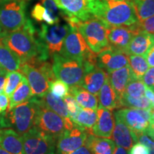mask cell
<instances>
[{"instance_id": "cell-44", "label": "cell", "mask_w": 154, "mask_h": 154, "mask_svg": "<svg viewBox=\"0 0 154 154\" xmlns=\"http://www.w3.org/2000/svg\"><path fill=\"white\" fill-rule=\"evenodd\" d=\"M146 61L150 66L154 67V44L151 46V48L148 50L147 52L144 55Z\"/></svg>"}, {"instance_id": "cell-38", "label": "cell", "mask_w": 154, "mask_h": 154, "mask_svg": "<svg viewBox=\"0 0 154 154\" xmlns=\"http://www.w3.org/2000/svg\"><path fill=\"white\" fill-rule=\"evenodd\" d=\"M137 141L148 148L150 154H154V140L150 138L145 132H134Z\"/></svg>"}, {"instance_id": "cell-2", "label": "cell", "mask_w": 154, "mask_h": 154, "mask_svg": "<svg viewBox=\"0 0 154 154\" xmlns=\"http://www.w3.org/2000/svg\"><path fill=\"white\" fill-rule=\"evenodd\" d=\"M88 9L94 18L109 27L131 26L138 22L134 3L131 1L88 0Z\"/></svg>"}, {"instance_id": "cell-33", "label": "cell", "mask_w": 154, "mask_h": 154, "mask_svg": "<svg viewBox=\"0 0 154 154\" xmlns=\"http://www.w3.org/2000/svg\"><path fill=\"white\" fill-rule=\"evenodd\" d=\"M133 3L138 22L154 15V0H134Z\"/></svg>"}, {"instance_id": "cell-24", "label": "cell", "mask_w": 154, "mask_h": 154, "mask_svg": "<svg viewBox=\"0 0 154 154\" xmlns=\"http://www.w3.org/2000/svg\"><path fill=\"white\" fill-rule=\"evenodd\" d=\"M98 96H99L98 108H104L111 111L121 108L120 99L111 86L109 79L102 86Z\"/></svg>"}, {"instance_id": "cell-21", "label": "cell", "mask_w": 154, "mask_h": 154, "mask_svg": "<svg viewBox=\"0 0 154 154\" xmlns=\"http://www.w3.org/2000/svg\"><path fill=\"white\" fill-rule=\"evenodd\" d=\"M135 78L129 64L109 73V81L116 93L119 97L123 95L126 86Z\"/></svg>"}, {"instance_id": "cell-52", "label": "cell", "mask_w": 154, "mask_h": 154, "mask_svg": "<svg viewBox=\"0 0 154 154\" xmlns=\"http://www.w3.org/2000/svg\"><path fill=\"white\" fill-rule=\"evenodd\" d=\"M151 113L152 120L154 121V108H153V109H152L151 110Z\"/></svg>"}, {"instance_id": "cell-48", "label": "cell", "mask_w": 154, "mask_h": 154, "mask_svg": "<svg viewBox=\"0 0 154 154\" xmlns=\"http://www.w3.org/2000/svg\"><path fill=\"white\" fill-rule=\"evenodd\" d=\"M113 154H128V153L127 150L124 149V148L120 147V146H116L114 152H113Z\"/></svg>"}, {"instance_id": "cell-47", "label": "cell", "mask_w": 154, "mask_h": 154, "mask_svg": "<svg viewBox=\"0 0 154 154\" xmlns=\"http://www.w3.org/2000/svg\"><path fill=\"white\" fill-rule=\"evenodd\" d=\"M6 74L0 75V94H2L4 92V88H5V82H6Z\"/></svg>"}, {"instance_id": "cell-31", "label": "cell", "mask_w": 154, "mask_h": 154, "mask_svg": "<svg viewBox=\"0 0 154 154\" xmlns=\"http://www.w3.org/2000/svg\"><path fill=\"white\" fill-rule=\"evenodd\" d=\"M32 17L38 22H44L49 25L57 24L59 22V16L50 12L41 3L36 4L32 9Z\"/></svg>"}, {"instance_id": "cell-28", "label": "cell", "mask_w": 154, "mask_h": 154, "mask_svg": "<svg viewBox=\"0 0 154 154\" xmlns=\"http://www.w3.org/2000/svg\"><path fill=\"white\" fill-rule=\"evenodd\" d=\"M21 64L20 59L0 42V66L7 72H17L20 69Z\"/></svg>"}, {"instance_id": "cell-5", "label": "cell", "mask_w": 154, "mask_h": 154, "mask_svg": "<svg viewBox=\"0 0 154 154\" xmlns=\"http://www.w3.org/2000/svg\"><path fill=\"white\" fill-rule=\"evenodd\" d=\"M38 99V107L34 126L44 134L55 139L61 136L66 130L72 129L75 124L72 120L66 121L54 111L45 106Z\"/></svg>"}, {"instance_id": "cell-7", "label": "cell", "mask_w": 154, "mask_h": 154, "mask_svg": "<svg viewBox=\"0 0 154 154\" xmlns=\"http://www.w3.org/2000/svg\"><path fill=\"white\" fill-rule=\"evenodd\" d=\"M59 54L69 59L96 64V54L90 50L82 34L75 26H71V29L63 41Z\"/></svg>"}, {"instance_id": "cell-3", "label": "cell", "mask_w": 154, "mask_h": 154, "mask_svg": "<svg viewBox=\"0 0 154 154\" xmlns=\"http://www.w3.org/2000/svg\"><path fill=\"white\" fill-rule=\"evenodd\" d=\"M38 107V99L35 96L32 97L28 101L8 110L7 112L2 113L0 127H12L15 131L22 136L35 125Z\"/></svg>"}, {"instance_id": "cell-12", "label": "cell", "mask_w": 154, "mask_h": 154, "mask_svg": "<svg viewBox=\"0 0 154 154\" xmlns=\"http://www.w3.org/2000/svg\"><path fill=\"white\" fill-rule=\"evenodd\" d=\"M83 63L84 66V74L79 86L94 95L98 96L102 86L109 79V74L98 67L96 63Z\"/></svg>"}, {"instance_id": "cell-37", "label": "cell", "mask_w": 154, "mask_h": 154, "mask_svg": "<svg viewBox=\"0 0 154 154\" xmlns=\"http://www.w3.org/2000/svg\"><path fill=\"white\" fill-rule=\"evenodd\" d=\"M63 99H64L63 101H64L65 104L66 106L69 117H70V119L74 122L77 114H78L81 109H82V107L77 103V101L74 99V96L71 95L70 94L66 95Z\"/></svg>"}, {"instance_id": "cell-51", "label": "cell", "mask_w": 154, "mask_h": 154, "mask_svg": "<svg viewBox=\"0 0 154 154\" xmlns=\"http://www.w3.org/2000/svg\"><path fill=\"white\" fill-rule=\"evenodd\" d=\"M7 72L5 70V69H4L2 68V67L0 66V75L5 74H6V73H7Z\"/></svg>"}, {"instance_id": "cell-22", "label": "cell", "mask_w": 154, "mask_h": 154, "mask_svg": "<svg viewBox=\"0 0 154 154\" xmlns=\"http://www.w3.org/2000/svg\"><path fill=\"white\" fill-rule=\"evenodd\" d=\"M154 44V34L140 31L135 34L126 49L128 55L144 56Z\"/></svg>"}, {"instance_id": "cell-41", "label": "cell", "mask_w": 154, "mask_h": 154, "mask_svg": "<svg viewBox=\"0 0 154 154\" xmlns=\"http://www.w3.org/2000/svg\"><path fill=\"white\" fill-rule=\"evenodd\" d=\"M128 154H150L148 148L143 144L137 142L134 143L128 151Z\"/></svg>"}, {"instance_id": "cell-29", "label": "cell", "mask_w": 154, "mask_h": 154, "mask_svg": "<svg viewBox=\"0 0 154 154\" xmlns=\"http://www.w3.org/2000/svg\"><path fill=\"white\" fill-rule=\"evenodd\" d=\"M97 120V109H82L75 118L74 123L90 134Z\"/></svg>"}, {"instance_id": "cell-18", "label": "cell", "mask_w": 154, "mask_h": 154, "mask_svg": "<svg viewBox=\"0 0 154 154\" xmlns=\"http://www.w3.org/2000/svg\"><path fill=\"white\" fill-rule=\"evenodd\" d=\"M113 115L115 124L111 138L117 146H120L128 151L134 143L138 142L136 135L118 116L114 113Z\"/></svg>"}, {"instance_id": "cell-1", "label": "cell", "mask_w": 154, "mask_h": 154, "mask_svg": "<svg viewBox=\"0 0 154 154\" xmlns=\"http://www.w3.org/2000/svg\"><path fill=\"white\" fill-rule=\"evenodd\" d=\"M34 33L33 25L27 20L22 28L7 33L0 42L20 59L22 63L46 61L49 53L41 42L35 38Z\"/></svg>"}, {"instance_id": "cell-49", "label": "cell", "mask_w": 154, "mask_h": 154, "mask_svg": "<svg viewBox=\"0 0 154 154\" xmlns=\"http://www.w3.org/2000/svg\"><path fill=\"white\" fill-rule=\"evenodd\" d=\"M5 34H6V33H5V32H4L3 29H2V28L1 25H0V39H1V38H2L3 36L5 35Z\"/></svg>"}, {"instance_id": "cell-19", "label": "cell", "mask_w": 154, "mask_h": 154, "mask_svg": "<svg viewBox=\"0 0 154 154\" xmlns=\"http://www.w3.org/2000/svg\"><path fill=\"white\" fill-rule=\"evenodd\" d=\"M114 113L117 115L127 125L133 132H146L149 122L133 108H123L119 109Z\"/></svg>"}, {"instance_id": "cell-34", "label": "cell", "mask_w": 154, "mask_h": 154, "mask_svg": "<svg viewBox=\"0 0 154 154\" xmlns=\"http://www.w3.org/2000/svg\"><path fill=\"white\" fill-rule=\"evenodd\" d=\"M23 74L19 72H7L6 74V82L4 93L9 98L14 91L23 78Z\"/></svg>"}, {"instance_id": "cell-17", "label": "cell", "mask_w": 154, "mask_h": 154, "mask_svg": "<svg viewBox=\"0 0 154 154\" xmlns=\"http://www.w3.org/2000/svg\"><path fill=\"white\" fill-rule=\"evenodd\" d=\"M115 119L112 111L104 108L97 109V120L90 134L98 137L111 138Z\"/></svg>"}, {"instance_id": "cell-36", "label": "cell", "mask_w": 154, "mask_h": 154, "mask_svg": "<svg viewBox=\"0 0 154 154\" xmlns=\"http://www.w3.org/2000/svg\"><path fill=\"white\" fill-rule=\"evenodd\" d=\"M49 91L57 97L63 99L69 94V87L62 81L56 79L54 81L49 84Z\"/></svg>"}, {"instance_id": "cell-8", "label": "cell", "mask_w": 154, "mask_h": 154, "mask_svg": "<svg viewBox=\"0 0 154 154\" xmlns=\"http://www.w3.org/2000/svg\"><path fill=\"white\" fill-rule=\"evenodd\" d=\"M26 22L23 0H6L0 5V25L6 34L22 28Z\"/></svg>"}, {"instance_id": "cell-50", "label": "cell", "mask_w": 154, "mask_h": 154, "mask_svg": "<svg viewBox=\"0 0 154 154\" xmlns=\"http://www.w3.org/2000/svg\"><path fill=\"white\" fill-rule=\"evenodd\" d=\"M0 154H11V153H9V152H7L6 150L2 149V148L0 146Z\"/></svg>"}, {"instance_id": "cell-15", "label": "cell", "mask_w": 154, "mask_h": 154, "mask_svg": "<svg viewBox=\"0 0 154 154\" xmlns=\"http://www.w3.org/2000/svg\"><path fill=\"white\" fill-rule=\"evenodd\" d=\"M138 23L131 26H113L109 29L108 34L109 47L126 53V48L132 38L140 31Z\"/></svg>"}, {"instance_id": "cell-23", "label": "cell", "mask_w": 154, "mask_h": 154, "mask_svg": "<svg viewBox=\"0 0 154 154\" xmlns=\"http://www.w3.org/2000/svg\"><path fill=\"white\" fill-rule=\"evenodd\" d=\"M91 154H113L115 151V142L111 138L98 137L88 134L84 143Z\"/></svg>"}, {"instance_id": "cell-40", "label": "cell", "mask_w": 154, "mask_h": 154, "mask_svg": "<svg viewBox=\"0 0 154 154\" xmlns=\"http://www.w3.org/2000/svg\"><path fill=\"white\" fill-rule=\"evenodd\" d=\"M138 27L140 31L154 34V15L145 20L138 22Z\"/></svg>"}, {"instance_id": "cell-14", "label": "cell", "mask_w": 154, "mask_h": 154, "mask_svg": "<svg viewBox=\"0 0 154 154\" xmlns=\"http://www.w3.org/2000/svg\"><path fill=\"white\" fill-rule=\"evenodd\" d=\"M19 69L21 70V73L27 79L33 96L42 97L49 91V80L39 69L29 63H24L21 64Z\"/></svg>"}, {"instance_id": "cell-30", "label": "cell", "mask_w": 154, "mask_h": 154, "mask_svg": "<svg viewBox=\"0 0 154 154\" xmlns=\"http://www.w3.org/2000/svg\"><path fill=\"white\" fill-rule=\"evenodd\" d=\"M121 107L133 108V109H146L151 111L153 109L151 102L146 96L134 98L124 93L120 98Z\"/></svg>"}, {"instance_id": "cell-39", "label": "cell", "mask_w": 154, "mask_h": 154, "mask_svg": "<svg viewBox=\"0 0 154 154\" xmlns=\"http://www.w3.org/2000/svg\"><path fill=\"white\" fill-rule=\"evenodd\" d=\"M140 80L143 82L146 87L154 91V67L149 68Z\"/></svg>"}, {"instance_id": "cell-42", "label": "cell", "mask_w": 154, "mask_h": 154, "mask_svg": "<svg viewBox=\"0 0 154 154\" xmlns=\"http://www.w3.org/2000/svg\"><path fill=\"white\" fill-rule=\"evenodd\" d=\"M41 4L50 12L59 16V7H57L54 0H41Z\"/></svg>"}, {"instance_id": "cell-27", "label": "cell", "mask_w": 154, "mask_h": 154, "mask_svg": "<svg viewBox=\"0 0 154 154\" xmlns=\"http://www.w3.org/2000/svg\"><path fill=\"white\" fill-rule=\"evenodd\" d=\"M32 96H33V94H32V89H31L27 79L24 76L20 84H19V86L9 98L8 110H11L16 106L28 101Z\"/></svg>"}, {"instance_id": "cell-6", "label": "cell", "mask_w": 154, "mask_h": 154, "mask_svg": "<svg viewBox=\"0 0 154 154\" xmlns=\"http://www.w3.org/2000/svg\"><path fill=\"white\" fill-rule=\"evenodd\" d=\"M52 57V69L56 79L70 87L79 85L84 74L83 61L64 57L59 54H55Z\"/></svg>"}, {"instance_id": "cell-4", "label": "cell", "mask_w": 154, "mask_h": 154, "mask_svg": "<svg viewBox=\"0 0 154 154\" xmlns=\"http://www.w3.org/2000/svg\"><path fill=\"white\" fill-rule=\"evenodd\" d=\"M72 26L77 28L90 50L96 54L109 47L108 34L111 27L99 19L93 17L84 22L79 21Z\"/></svg>"}, {"instance_id": "cell-16", "label": "cell", "mask_w": 154, "mask_h": 154, "mask_svg": "<svg viewBox=\"0 0 154 154\" xmlns=\"http://www.w3.org/2000/svg\"><path fill=\"white\" fill-rule=\"evenodd\" d=\"M59 9L66 14V19H78L81 22L93 18L88 9V0H54Z\"/></svg>"}, {"instance_id": "cell-10", "label": "cell", "mask_w": 154, "mask_h": 154, "mask_svg": "<svg viewBox=\"0 0 154 154\" xmlns=\"http://www.w3.org/2000/svg\"><path fill=\"white\" fill-rule=\"evenodd\" d=\"M71 29L69 24L59 23L52 25L42 24L38 36L39 41L50 55L60 53L65 38Z\"/></svg>"}, {"instance_id": "cell-54", "label": "cell", "mask_w": 154, "mask_h": 154, "mask_svg": "<svg viewBox=\"0 0 154 154\" xmlns=\"http://www.w3.org/2000/svg\"></svg>"}, {"instance_id": "cell-35", "label": "cell", "mask_w": 154, "mask_h": 154, "mask_svg": "<svg viewBox=\"0 0 154 154\" xmlns=\"http://www.w3.org/2000/svg\"><path fill=\"white\" fill-rule=\"evenodd\" d=\"M146 89V86L141 80L134 79L126 86L124 93L132 97L138 98L144 96Z\"/></svg>"}, {"instance_id": "cell-53", "label": "cell", "mask_w": 154, "mask_h": 154, "mask_svg": "<svg viewBox=\"0 0 154 154\" xmlns=\"http://www.w3.org/2000/svg\"><path fill=\"white\" fill-rule=\"evenodd\" d=\"M115 1H130V0H115Z\"/></svg>"}, {"instance_id": "cell-20", "label": "cell", "mask_w": 154, "mask_h": 154, "mask_svg": "<svg viewBox=\"0 0 154 154\" xmlns=\"http://www.w3.org/2000/svg\"><path fill=\"white\" fill-rule=\"evenodd\" d=\"M0 146L11 154H24L22 136L14 129H0Z\"/></svg>"}, {"instance_id": "cell-46", "label": "cell", "mask_w": 154, "mask_h": 154, "mask_svg": "<svg viewBox=\"0 0 154 154\" xmlns=\"http://www.w3.org/2000/svg\"><path fill=\"white\" fill-rule=\"evenodd\" d=\"M146 134L151 138L152 139L154 140V121L152 120L151 122L149 123V126H148L147 129L146 131Z\"/></svg>"}, {"instance_id": "cell-43", "label": "cell", "mask_w": 154, "mask_h": 154, "mask_svg": "<svg viewBox=\"0 0 154 154\" xmlns=\"http://www.w3.org/2000/svg\"><path fill=\"white\" fill-rule=\"evenodd\" d=\"M9 103V98L5 94H0V114L5 112Z\"/></svg>"}, {"instance_id": "cell-13", "label": "cell", "mask_w": 154, "mask_h": 154, "mask_svg": "<svg viewBox=\"0 0 154 154\" xmlns=\"http://www.w3.org/2000/svg\"><path fill=\"white\" fill-rule=\"evenodd\" d=\"M128 64V55L124 51L108 47L96 55V65L108 74Z\"/></svg>"}, {"instance_id": "cell-32", "label": "cell", "mask_w": 154, "mask_h": 154, "mask_svg": "<svg viewBox=\"0 0 154 154\" xmlns=\"http://www.w3.org/2000/svg\"><path fill=\"white\" fill-rule=\"evenodd\" d=\"M128 64L131 69L135 78L140 79L149 68L146 58L141 55H128Z\"/></svg>"}, {"instance_id": "cell-11", "label": "cell", "mask_w": 154, "mask_h": 154, "mask_svg": "<svg viewBox=\"0 0 154 154\" xmlns=\"http://www.w3.org/2000/svg\"><path fill=\"white\" fill-rule=\"evenodd\" d=\"M88 134L86 130L75 124L57 138L56 154H69L84 146Z\"/></svg>"}, {"instance_id": "cell-25", "label": "cell", "mask_w": 154, "mask_h": 154, "mask_svg": "<svg viewBox=\"0 0 154 154\" xmlns=\"http://www.w3.org/2000/svg\"><path fill=\"white\" fill-rule=\"evenodd\" d=\"M69 94L76 99L77 103L84 109H97L99 102L96 96L90 93L79 85L72 86L69 88Z\"/></svg>"}, {"instance_id": "cell-45", "label": "cell", "mask_w": 154, "mask_h": 154, "mask_svg": "<svg viewBox=\"0 0 154 154\" xmlns=\"http://www.w3.org/2000/svg\"><path fill=\"white\" fill-rule=\"evenodd\" d=\"M69 154H91V153L86 146H82Z\"/></svg>"}, {"instance_id": "cell-26", "label": "cell", "mask_w": 154, "mask_h": 154, "mask_svg": "<svg viewBox=\"0 0 154 154\" xmlns=\"http://www.w3.org/2000/svg\"><path fill=\"white\" fill-rule=\"evenodd\" d=\"M38 98H39V100L45 106L49 108L51 111H54L55 113L59 114L65 120H72L69 116L65 102L61 98L54 96L49 91H47L43 96Z\"/></svg>"}, {"instance_id": "cell-9", "label": "cell", "mask_w": 154, "mask_h": 154, "mask_svg": "<svg viewBox=\"0 0 154 154\" xmlns=\"http://www.w3.org/2000/svg\"><path fill=\"white\" fill-rule=\"evenodd\" d=\"M24 154H56L57 139L35 126L22 136Z\"/></svg>"}]
</instances>
